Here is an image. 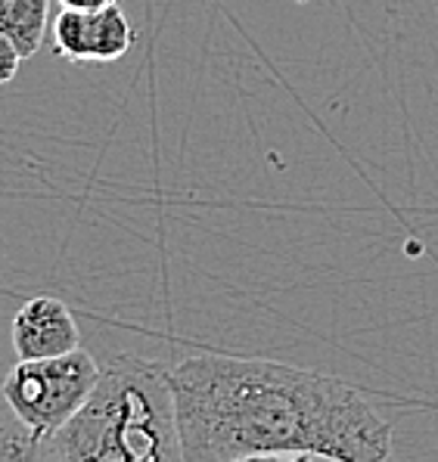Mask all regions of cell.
Masks as SVG:
<instances>
[{"label": "cell", "mask_w": 438, "mask_h": 462, "mask_svg": "<svg viewBox=\"0 0 438 462\" xmlns=\"http://www.w3.org/2000/svg\"><path fill=\"white\" fill-rule=\"evenodd\" d=\"M183 462L392 457V425L355 385L280 360L193 354L168 369Z\"/></svg>", "instance_id": "obj_1"}, {"label": "cell", "mask_w": 438, "mask_h": 462, "mask_svg": "<svg viewBox=\"0 0 438 462\" xmlns=\"http://www.w3.org/2000/svg\"><path fill=\"white\" fill-rule=\"evenodd\" d=\"M38 462H183L168 366L112 357L78 413L41 444Z\"/></svg>", "instance_id": "obj_2"}, {"label": "cell", "mask_w": 438, "mask_h": 462, "mask_svg": "<svg viewBox=\"0 0 438 462\" xmlns=\"http://www.w3.org/2000/svg\"><path fill=\"white\" fill-rule=\"evenodd\" d=\"M97 379H100V364L88 351L75 347L60 357L19 360L6 373L0 394L19 422L47 440L78 413Z\"/></svg>", "instance_id": "obj_3"}, {"label": "cell", "mask_w": 438, "mask_h": 462, "mask_svg": "<svg viewBox=\"0 0 438 462\" xmlns=\"http://www.w3.org/2000/svg\"><path fill=\"white\" fill-rule=\"evenodd\" d=\"M53 53L75 66H109L134 47V28L118 4L100 10H69L53 19Z\"/></svg>", "instance_id": "obj_4"}, {"label": "cell", "mask_w": 438, "mask_h": 462, "mask_svg": "<svg viewBox=\"0 0 438 462\" xmlns=\"http://www.w3.org/2000/svg\"><path fill=\"white\" fill-rule=\"evenodd\" d=\"M13 351L19 360L60 357L81 347V329L66 301L51 295H38L16 310L10 326Z\"/></svg>", "instance_id": "obj_5"}, {"label": "cell", "mask_w": 438, "mask_h": 462, "mask_svg": "<svg viewBox=\"0 0 438 462\" xmlns=\"http://www.w3.org/2000/svg\"><path fill=\"white\" fill-rule=\"evenodd\" d=\"M47 19L51 0H0V34H6L25 60L44 47Z\"/></svg>", "instance_id": "obj_6"}, {"label": "cell", "mask_w": 438, "mask_h": 462, "mask_svg": "<svg viewBox=\"0 0 438 462\" xmlns=\"http://www.w3.org/2000/svg\"><path fill=\"white\" fill-rule=\"evenodd\" d=\"M41 440L28 429L25 422H19L13 416L10 425H0V462H32L41 453Z\"/></svg>", "instance_id": "obj_7"}, {"label": "cell", "mask_w": 438, "mask_h": 462, "mask_svg": "<svg viewBox=\"0 0 438 462\" xmlns=\"http://www.w3.org/2000/svg\"><path fill=\"white\" fill-rule=\"evenodd\" d=\"M23 60H25V56L19 53L16 44H13L6 34H0V88H4V84H10L13 78L19 75V66H23Z\"/></svg>", "instance_id": "obj_8"}, {"label": "cell", "mask_w": 438, "mask_h": 462, "mask_svg": "<svg viewBox=\"0 0 438 462\" xmlns=\"http://www.w3.org/2000/svg\"><path fill=\"white\" fill-rule=\"evenodd\" d=\"M60 4L69 6V10H100V6L118 4V0H60Z\"/></svg>", "instance_id": "obj_9"}]
</instances>
